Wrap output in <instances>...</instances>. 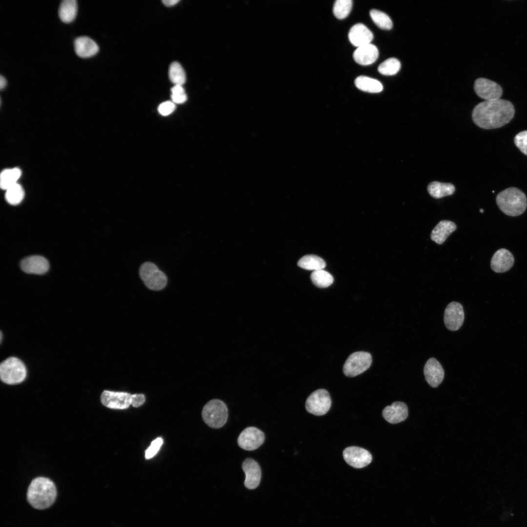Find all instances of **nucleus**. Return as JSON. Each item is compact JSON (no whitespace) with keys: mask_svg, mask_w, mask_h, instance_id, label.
<instances>
[{"mask_svg":"<svg viewBox=\"0 0 527 527\" xmlns=\"http://www.w3.org/2000/svg\"><path fill=\"white\" fill-rule=\"evenodd\" d=\"M514 113V107L510 101L499 99L478 103L472 111V118L479 127L490 129L506 124L513 118Z\"/></svg>","mask_w":527,"mask_h":527,"instance_id":"f257e3e1","label":"nucleus"},{"mask_svg":"<svg viewBox=\"0 0 527 527\" xmlns=\"http://www.w3.org/2000/svg\"><path fill=\"white\" fill-rule=\"evenodd\" d=\"M56 496L57 490L53 482L43 477L34 479L27 493L29 504L38 509H44L50 507L54 502Z\"/></svg>","mask_w":527,"mask_h":527,"instance_id":"f03ea898","label":"nucleus"},{"mask_svg":"<svg viewBox=\"0 0 527 527\" xmlns=\"http://www.w3.org/2000/svg\"><path fill=\"white\" fill-rule=\"evenodd\" d=\"M496 201L500 209L510 216L523 214L527 206V199L524 193L516 187H509L500 192Z\"/></svg>","mask_w":527,"mask_h":527,"instance_id":"7ed1b4c3","label":"nucleus"},{"mask_svg":"<svg viewBox=\"0 0 527 527\" xmlns=\"http://www.w3.org/2000/svg\"><path fill=\"white\" fill-rule=\"evenodd\" d=\"M202 418L204 423L213 428L222 427L228 418V409L225 404L219 399H213L203 407Z\"/></svg>","mask_w":527,"mask_h":527,"instance_id":"20e7f679","label":"nucleus"},{"mask_svg":"<svg viewBox=\"0 0 527 527\" xmlns=\"http://www.w3.org/2000/svg\"><path fill=\"white\" fill-rule=\"evenodd\" d=\"M26 374L25 366L22 361L17 357L8 358L0 364V379L5 384H20L24 380Z\"/></svg>","mask_w":527,"mask_h":527,"instance_id":"39448f33","label":"nucleus"},{"mask_svg":"<svg viewBox=\"0 0 527 527\" xmlns=\"http://www.w3.org/2000/svg\"><path fill=\"white\" fill-rule=\"evenodd\" d=\"M139 275L145 285L150 290H161L167 284L166 275L151 262H145L141 265Z\"/></svg>","mask_w":527,"mask_h":527,"instance_id":"423d86ee","label":"nucleus"},{"mask_svg":"<svg viewBox=\"0 0 527 527\" xmlns=\"http://www.w3.org/2000/svg\"><path fill=\"white\" fill-rule=\"evenodd\" d=\"M372 356L367 352L358 351L350 354L344 366L343 372L347 377H353L365 372L371 365Z\"/></svg>","mask_w":527,"mask_h":527,"instance_id":"0eeeda50","label":"nucleus"},{"mask_svg":"<svg viewBox=\"0 0 527 527\" xmlns=\"http://www.w3.org/2000/svg\"><path fill=\"white\" fill-rule=\"evenodd\" d=\"M331 405L330 395L324 389H319L312 392L307 398L305 405L307 411L316 416L325 414Z\"/></svg>","mask_w":527,"mask_h":527,"instance_id":"6e6552de","label":"nucleus"},{"mask_svg":"<svg viewBox=\"0 0 527 527\" xmlns=\"http://www.w3.org/2000/svg\"><path fill=\"white\" fill-rule=\"evenodd\" d=\"M264 440L265 435L262 430L256 427L249 426L240 434L237 443L242 449L252 451L260 447Z\"/></svg>","mask_w":527,"mask_h":527,"instance_id":"1a4fd4ad","label":"nucleus"},{"mask_svg":"<svg viewBox=\"0 0 527 527\" xmlns=\"http://www.w3.org/2000/svg\"><path fill=\"white\" fill-rule=\"evenodd\" d=\"M343 457L349 466L361 468L367 466L372 461V455L367 450L358 446H351L345 448L343 452Z\"/></svg>","mask_w":527,"mask_h":527,"instance_id":"9d476101","label":"nucleus"},{"mask_svg":"<svg viewBox=\"0 0 527 527\" xmlns=\"http://www.w3.org/2000/svg\"><path fill=\"white\" fill-rule=\"evenodd\" d=\"M474 89L476 94L485 101L500 99L503 94L501 85L486 78H478L474 82Z\"/></svg>","mask_w":527,"mask_h":527,"instance_id":"9b49d317","label":"nucleus"},{"mask_svg":"<svg viewBox=\"0 0 527 527\" xmlns=\"http://www.w3.org/2000/svg\"><path fill=\"white\" fill-rule=\"evenodd\" d=\"M465 314L463 305L459 303L453 301L446 307L444 321L446 327L451 331H456L463 324Z\"/></svg>","mask_w":527,"mask_h":527,"instance_id":"f8f14e48","label":"nucleus"},{"mask_svg":"<svg viewBox=\"0 0 527 527\" xmlns=\"http://www.w3.org/2000/svg\"><path fill=\"white\" fill-rule=\"evenodd\" d=\"M131 398L132 394L127 392L104 390L101 396V401L109 408L124 409L131 405Z\"/></svg>","mask_w":527,"mask_h":527,"instance_id":"ddd939ff","label":"nucleus"},{"mask_svg":"<svg viewBox=\"0 0 527 527\" xmlns=\"http://www.w3.org/2000/svg\"><path fill=\"white\" fill-rule=\"evenodd\" d=\"M242 468L245 475L244 484L248 489H253L259 486L262 476L261 467L254 459L248 458L242 464Z\"/></svg>","mask_w":527,"mask_h":527,"instance_id":"4468645a","label":"nucleus"},{"mask_svg":"<svg viewBox=\"0 0 527 527\" xmlns=\"http://www.w3.org/2000/svg\"><path fill=\"white\" fill-rule=\"evenodd\" d=\"M424 374L428 385L432 387H436L442 382L445 372L439 361L435 358H430L424 366Z\"/></svg>","mask_w":527,"mask_h":527,"instance_id":"2eb2a0df","label":"nucleus"},{"mask_svg":"<svg viewBox=\"0 0 527 527\" xmlns=\"http://www.w3.org/2000/svg\"><path fill=\"white\" fill-rule=\"evenodd\" d=\"M348 39L351 43L358 48L371 43L373 39V35L365 25L358 23L350 29Z\"/></svg>","mask_w":527,"mask_h":527,"instance_id":"dca6fc26","label":"nucleus"},{"mask_svg":"<svg viewBox=\"0 0 527 527\" xmlns=\"http://www.w3.org/2000/svg\"><path fill=\"white\" fill-rule=\"evenodd\" d=\"M514 259L512 253L508 250L501 248L498 250L493 255L490 266L496 273L505 272L513 266Z\"/></svg>","mask_w":527,"mask_h":527,"instance_id":"f3484780","label":"nucleus"},{"mask_svg":"<svg viewBox=\"0 0 527 527\" xmlns=\"http://www.w3.org/2000/svg\"><path fill=\"white\" fill-rule=\"evenodd\" d=\"M384 418L390 424H397L405 421L408 416V408L402 402H395L386 406L383 410Z\"/></svg>","mask_w":527,"mask_h":527,"instance_id":"a211bd4d","label":"nucleus"},{"mask_svg":"<svg viewBox=\"0 0 527 527\" xmlns=\"http://www.w3.org/2000/svg\"><path fill=\"white\" fill-rule=\"evenodd\" d=\"M20 267L25 273L40 275L48 271L49 264L47 260L42 256H32L21 261Z\"/></svg>","mask_w":527,"mask_h":527,"instance_id":"6ab92c4d","label":"nucleus"},{"mask_svg":"<svg viewBox=\"0 0 527 527\" xmlns=\"http://www.w3.org/2000/svg\"><path fill=\"white\" fill-rule=\"evenodd\" d=\"M379 56V51L374 45L369 43L358 47L354 52L355 61L362 65H368L374 62Z\"/></svg>","mask_w":527,"mask_h":527,"instance_id":"aec40b11","label":"nucleus"},{"mask_svg":"<svg viewBox=\"0 0 527 527\" xmlns=\"http://www.w3.org/2000/svg\"><path fill=\"white\" fill-rule=\"evenodd\" d=\"M74 45L76 54L81 58L92 57L99 51L98 44L87 36L77 37L74 41Z\"/></svg>","mask_w":527,"mask_h":527,"instance_id":"412c9836","label":"nucleus"},{"mask_svg":"<svg viewBox=\"0 0 527 527\" xmlns=\"http://www.w3.org/2000/svg\"><path fill=\"white\" fill-rule=\"evenodd\" d=\"M456 228L457 225L454 222L448 220L441 221L432 230L430 238L436 243L442 244Z\"/></svg>","mask_w":527,"mask_h":527,"instance_id":"4be33fe9","label":"nucleus"},{"mask_svg":"<svg viewBox=\"0 0 527 527\" xmlns=\"http://www.w3.org/2000/svg\"><path fill=\"white\" fill-rule=\"evenodd\" d=\"M427 190L432 197L440 199L452 195L455 191V188L454 185L450 183L434 181L428 184Z\"/></svg>","mask_w":527,"mask_h":527,"instance_id":"5701e85b","label":"nucleus"},{"mask_svg":"<svg viewBox=\"0 0 527 527\" xmlns=\"http://www.w3.org/2000/svg\"><path fill=\"white\" fill-rule=\"evenodd\" d=\"M78 4L76 0H63L61 1L58 14L62 21L69 23L73 21L77 13Z\"/></svg>","mask_w":527,"mask_h":527,"instance_id":"b1692460","label":"nucleus"},{"mask_svg":"<svg viewBox=\"0 0 527 527\" xmlns=\"http://www.w3.org/2000/svg\"><path fill=\"white\" fill-rule=\"evenodd\" d=\"M355 84L360 90L369 93H379L383 89L379 81L365 76L358 77L355 80Z\"/></svg>","mask_w":527,"mask_h":527,"instance_id":"393cba45","label":"nucleus"},{"mask_svg":"<svg viewBox=\"0 0 527 527\" xmlns=\"http://www.w3.org/2000/svg\"><path fill=\"white\" fill-rule=\"evenodd\" d=\"M297 264L302 268L314 271L323 269L326 265L324 261L322 258L314 255L303 256L299 260Z\"/></svg>","mask_w":527,"mask_h":527,"instance_id":"a878e982","label":"nucleus"},{"mask_svg":"<svg viewBox=\"0 0 527 527\" xmlns=\"http://www.w3.org/2000/svg\"><path fill=\"white\" fill-rule=\"evenodd\" d=\"M21 171L18 168L6 169L0 174V186L1 189L7 190L8 188L18 183Z\"/></svg>","mask_w":527,"mask_h":527,"instance_id":"bb28decb","label":"nucleus"},{"mask_svg":"<svg viewBox=\"0 0 527 527\" xmlns=\"http://www.w3.org/2000/svg\"><path fill=\"white\" fill-rule=\"evenodd\" d=\"M310 278L313 284L319 288L327 287L333 283L334 280L332 276L323 269L314 271L311 274Z\"/></svg>","mask_w":527,"mask_h":527,"instance_id":"cd10ccee","label":"nucleus"},{"mask_svg":"<svg viewBox=\"0 0 527 527\" xmlns=\"http://www.w3.org/2000/svg\"><path fill=\"white\" fill-rule=\"evenodd\" d=\"M169 77L175 85H182L186 81V75L182 65L177 61L172 62L169 68Z\"/></svg>","mask_w":527,"mask_h":527,"instance_id":"c85d7f7f","label":"nucleus"},{"mask_svg":"<svg viewBox=\"0 0 527 527\" xmlns=\"http://www.w3.org/2000/svg\"><path fill=\"white\" fill-rule=\"evenodd\" d=\"M24 196V190L18 183L6 190L5 199L7 203L11 205H16L20 203Z\"/></svg>","mask_w":527,"mask_h":527,"instance_id":"c756f323","label":"nucleus"},{"mask_svg":"<svg viewBox=\"0 0 527 527\" xmlns=\"http://www.w3.org/2000/svg\"><path fill=\"white\" fill-rule=\"evenodd\" d=\"M370 17L375 24L380 28L390 30L392 27V22L388 15L384 12L376 9L370 11Z\"/></svg>","mask_w":527,"mask_h":527,"instance_id":"7c9ffc66","label":"nucleus"},{"mask_svg":"<svg viewBox=\"0 0 527 527\" xmlns=\"http://www.w3.org/2000/svg\"><path fill=\"white\" fill-rule=\"evenodd\" d=\"M401 68L399 61L394 58H389L382 62L378 66L379 73L384 75L390 76L396 74Z\"/></svg>","mask_w":527,"mask_h":527,"instance_id":"2f4dec72","label":"nucleus"},{"mask_svg":"<svg viewBox=\"0 0 527 527\" xmlns=\"http://www.w3.org/2000/svg\"><path fill=\"white\" fill-rule=\"evenodd\" d=\"M352 7L351 0H337L333 5V14L337 19H344L349 15Z\"/></svg>","mask_w":527,"mask_h":527,"instance_id":"473e14b6","label":"nucleus"},{"mask_svg":"<svg viewBox=\"0 0 527 527\" xmlns=\"http://www.w3.org/2000/svg\"><path fill=\"white\" fill-rule=\"evenodd\" d=\"M515 145L524 154L527 156V130L518 133L514 139Z\"/></svg>","mask_w":527,"mask_h":527,"instance_id":"72a5a7b5","label":"nucleus"},{"mask_svg":"<svg viewBox=\"0 0 527 527\" xmlns=\"http://www.w3.org/2000/svg\"><path fill=\"white\" fill-rule=\"evenodd\" d=\"M162 444L163 440L161 437H158L153 440L151 442L150 446L145 451V459H149L154 457L159 450Z\"/></svg>","mask_w":527,"mask_h":527,"instance_id":"f704fd0d","label":"nucleus"},{"mask_svg":"<svg viewBox=\"0 0 527 527\" xmlns=\"http://www.w3.org/2000/svg\"><path fill=\"white\" fill-rule=\"evenodd\" d=\"M176 106L172 101H166L161 104L158 107L159 112L163 116H167L172 113L175 109Z\"/></svg>","mask_w":527,"mask_h":527,"instance_id":"c9c22d12","label":"nucleus"},{"mask_svg":"<svg viewBox=\"0 0 527 527\" xmlns=\"http://www.w3.org/2000/svg\"><path fill=\"white\" fill-rule=\"evenodd\" d=\"M145 400V397L143 394H132L131 405L135 407H139L143 404Z\"/></svg>","mask_w":527,"mask_h":527,"instance_id":"e433bc0d","label":"nucleus"},{"mask_svg":"<svg viewBox=\"0 0 527 527\" xmlns=\"http://www.w3.org/2000/svg\"><path fill=\"white\" fill-rule=\"evenodd\" d=\"M172 101L174 103H182L187 100V96L185 93L173 95L171 96Z\"/></svg>","mask_w":527,"mask_h":527,"instance_id":"4c0bfd02","label":"nucleus"},{"mask_svg":"<svg viewBox=\"0 0 527 527\" xmlns=\"http://www.w3.org/2000/svg\"><path fill=\"white\" fill-rule=\"evenodd\" d=\"M171 93L173 95L185 93L184 89L182 85H174L171 89Z\"/></svg>","mask_w":527,"mask_h":527,"instance_id":"58836bf2","label":"nucleus"},{"mask_svg":"<svg viewBox=\"0 0 527 527\" xmlns=\"http://www.w3.org/2000/svg\"><path fill=\"white\" fill-rule=\"evenodd\" d=\"M179 0H162L163 4L166 6H172L177 4Z\"/></svg>","mask_w":527,"mask_h":527,"instance_id":"ea45409f","label":"nucleus"},{"mask_svg":"<svg viewBox=\"0 0 527 527\" xmlns=\"http://www.w3.org/2000/svg\"><path fill=\"white\" fill-rule=\"evenodd\" d=\"M7 83L6 79L1 75L0 76V89L2 90L5 87Z\"/></svg>","mask_w":527,"mask_h":527,"instance_id":"a19ab883","label":"nucleus"},{"mask_svg":"<svg viewBox=\"0 0 527 527\" xmlns=\"http://www.w3.org/2000/svg\"><path fill=\"white\" fill-rule=\"evenodd\" d=\"M480 212L483 213L484 212V210L481 209L480 210Z\"/></svg>","mask_w":527,"mask_h":527,"instance_id":"79ce46f5","label":"nucleus"}]
</instances>
